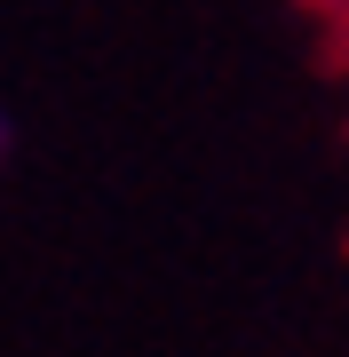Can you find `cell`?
I'll return each mask as SVG.
<instances>
[{
	"label": "cell",
	"instance_id": "obj_1",
	"mask_svg": "<svg viewBox=\"0 0 349 357\" xmlns=\"http://www.w3.org/2000/svg\"><path fill=\"white\" fill-rule=\"evenodd\" d=\"M8 143H16V135H8V112H0V167H8Z\"/></svg>",
	"mask_w": 349,
	"mask_h": 357
}]
</instances>
